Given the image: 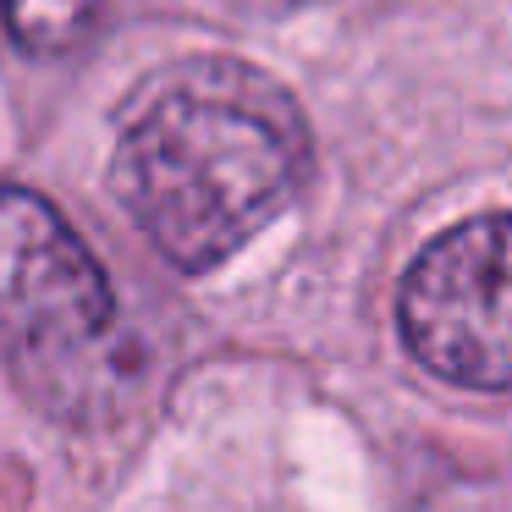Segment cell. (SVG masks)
Masks as SVG:
<instances>
[{"label": "cell", "mask_w": 512, "mask_h": 512, "mask_svg": "<svg viewBox=\"0 0 512 512\" xmlns=\"http://www.w3.org/2000/svg\"><path fill=\"white\" fill-rule=\"evenodd\" d=\"M309 171V133L276 78L243 61H177L122 111L111 188L177 270H215L259 237Z\"/></svg>", "instance_id": "6da1fadb"}, {"label": "cell", "mask_w": 512, "mask_h": 512, "mask_svg": "<svg viewBox=\"0 0 512 512\" xmlns=\"http://www.w3.org/2000/svg\"><path fill=\"white\" fill-rule=\"evenodd\" d=\"M402 342L424 369L474 391L512 386L507 221L485 215L435 237L402 281Z\"/></svg>", "instance_id": "3957f363"}, {"label": "cell", "mask_w": 512, "mask_h": 512, "mask_svg": "<svg viewBox=\"0 0 512 512\" xmlns=\"http://www.w3.org/2000/svg\"><path fill=\"white\" fill-rule=\"evenodd\" d=\"M100 6L105 0H0L12 39L23 50H39V56H61V50L83 45Z\"/></svg>", "instance_id": "277c9868"}, {"label": "cell", "mask_w": 512, "mask_h": 512, "mask_svg": "<svg viewBox=\"0 0 512 512\" xmlns=\"http://www.w3.org/2000/svg\"><path fill=\"white\" fill-rule=\"evenodd\" d=\"M116 331V298L94 254L39 193L0 188V358L72 375Z\"/></svg>", "instance_id": "7a4b0ae2"}]
</instances>
